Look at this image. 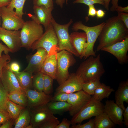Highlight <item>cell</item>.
<instances>
[{
    "instance_id": "obj_1",
    "label": "cell",
    "mask_w": 128,
    "mask_h": 128,
    "mask_svg": "<svg viewBox=\"0 0 128 128\" xmlns=\"http://www.w3.org/2000/svg\"><path fill=\"white\" fill-rule=\"evenodd\" d=\"M105 22L97 38L99 44L97 51L121 41L128 37V28L117 16L108 18Z\"/></svg>"
},
{
    "instance_id": "obj_2",
    "label": "cell",
    "mask_w": 128,
    "mask_h": 128,
    "mask_svg": "<svg viewBox=\"0 0 128 128\" xmlns=\"http://www.w3.org/2000/svg\"><path fill=\"white\" fill-rule=\"evenodd\" d=\"M80 64L76 74L86 82L95 80L100 79L105 72L103 64L100 60V55L89 56Z\"/></svg>"
},
{
    "instance_id": "obj_3",
    "label": "cell",
    "mask_w": 128,
    "mask_h": 128,
    "mask_svg": "<svg viewBox=\"0 0 128 128\" xmlns=\"http://www.w3.org/2000/svg\"><path fill=\"white\" fill-rule=\"evenodd\" d=\"M105 23V22H104L95 26L89 27L84 24L81 21H78L73 25L72 28L73 30L76 31L82 30L86 34L87 46L84 55L85 59L90 56H96L94 50V46Z\"/></svg>"
},
{
    "instance_id": "obj_4",
    "label": "cell",
    "mask_w": 128,
    "mask_h": 128,
    "mask_svg": "<svg viewBox=\"0 0 128 128\" xmlns=\"http://www.w3.org/2000/svg\"><path fill=\"white\" fill-rule=\"evenodd\" d=\"M43 32L42 25L32 20L25 22L20 30L21 47L27 50L31 49L33 44L40 38Z\"/></svg>"
},
{
    "instance_id": "obj_5",
    "label": "cell",
    "mask_w": 128,
    "mask_h": 128,
    "mask_svg": "<svg viewBox=\"0 0 128 128\" xmlns=\"http://www.w3.org/2000/svg\"><path fill=\"white\" fill-rule=\"evenodd\" d=\"M73 22V19H71L67 23L61 24L58 23L53 17L51 21L57 38L59 51L65 50L76 57H79V55L73 48L70 40L69 28Z\"/></svg>"
},
{
    "instance_id": "obj_6",
    "label": "cell",
    "mask_w": 128,
    "mask_h": 128,
    "mask_svg": "<svg viewBox=\"0 0 128 128\" xmlns=\"http://www.w3.org/2000/svg\"><path fill=\"white\" fill-rule=\"evenodd\" d=\"M40 38L32 45L31 49L33 51L39 48L45 49L48 55L56 54L59 51L57 38L51 23Z\"/></svg>"
},
{
    "instance_id": "obj_7",
    "label": "cell",
    "mask_w": 128,
    "mask_h": 128,
    "mask_svg": "<svg viewBox=\"0 0 128 128\" xmlns=\"http://www.w3.org/2000/svg\"><path fill=\"white\" fill-rule=\"evenodd\" d=\"M73 54L67 50H62L56 54L57 70L56 80L59 85L69 78V68L76 62Z\"/></svg>"
},
{
    "instance_id": "obj_8",
    "label": "cell",
    "mask_w": 128,
    "mask_h": 128,
    "mask_svg": "<svg viewBox=\"0 0 128 128\" xmlns=\"http://www.w3.org/2000/svg\"><path fill=\"white\" fill-rule=\"evenodd\" d=\"M104 105L101 101L96 100L92 97L88 103L72 117L70 121L71 124L81 123L85 120L95 117L103 112Z\"/></svg>"
},
{
    "instance_id": "obj_9",
    "label": "cell",
    "mask_w": 128,
    "mask_h": 128,
    "mask_svg": "<svg viewBox=\"0 0 128 128\" xmlns=\"http://www.w3.org/2000/svg\"><path fill=\"white\" fill-rule=\"evenodd\" d=\"M0 13L2 28L9 30H18L21 29L25 21L22 17L15 13L14 9L3 6L0 7Z\"/></svg>"
},
{
    "instance_id": "obj_10",
    "label": "cell",
    "mask_w": 128,
    "mask_h": 128,
    "mask_svg": "<svg viewBox=\"0 0 128 128\" xmlns=\"http://www.w3.org/2000/svg\"><path fill=\"white\" fill-rule=\"evenodd\" d=\"M91 95L82 90L69 94L67 102L71 105L69 111L70 115L73 117L78 113L90 101Z\"/></svg>"
},
{
    "instance_id": "obj_11",
    "label": "cell",
    "mask_w": 128,
    "mask_h": 128,
    "mask_svg": "<svg viewBox=\"0 0 128 128\" xmlns=\"http://www.w3.org/2000/svg\"><path fill=\"white\" fill-rule=\"evenodd\" d=\"M29 109L30 123L32 125V128H39L46 122L55 117L46 104Z\"/></svg>"
},
{
    "instance_id": "obj_12",
    "label": "cell",
    "mask_w": 128,
    "mask_h": 128,
    "mask_svg": "<svg viewBox=\"0 0 128 128\" xmlns=\"http://www.w3.org/2000/svg\"><path fill=\"white\" fill-rule=\"evenodd\" d=\"M20 31L9 30L0 29V40L3 41L13 53L16 52L21 47Z\"/></svg>"
},
{
    "instance_id": "obj_13",
    "label": "cell",
    "mask_w": 128,
    "mask_h": 128,
    "mask_svg": "<svg viewBox=\"0 0 128 128\" xmlns=\"http://www.w3.org/2000/svg\"><path fill=\"white\" fill-rule=\"evenodd\" d=\"M109 52L117 59L120 64H124L128 62L127 55L128 50V37L122 41L110 46L103 47L101 50Z\"/></svg>"
},
{
    "instance_id": "obj_14",
    "label": "cell",
    "mask_w": 128,
    "mask_h": 128,
    "mask_svg": "<svg viewBox=\"0 0 128 128\" xmlns=\"http://www.w3.org/2000/svg\"><path fill=\"white\" fill-rule=\"evenodd\" d=\"M33 9L34 14H28V16L37 23L43 25L46 30L51 23L53 10L43 5H33Z\"/></svg>"
},
{
    "instance_id": "obj_15",
    "label": "cell",
    "mask_w": 128,
    "mask_h": 128,
    "mask_svg": "<svg viewBox=\"0 0 128 128\" xmlns=\"http://www.w3.org/2000/svg\"><path fill=\"white\" fill-rule=\"evenodd\" d=\"M8 64L2 69L0 78L3 86L8 92L18 91H24L21 87L17 79Z\"/></svg>"
},
{
    "instance_id": "obj_16",
    "label": "cell",
    "mask_w": 128,
    "mask_h": 128,
    "mask_svg": "<svg viewBox=\"0 0 128 128\" xmlns=\"http://www.w3.org/2000/svg\"><path fill=\"white\" fill-rule=\"evenodd\" d=\"M25 91L27 99V107L29 108L46 105L51 101L53 96L34 89H29Z\"/></svg>"
},
{
    "instance_id": "obj_17",
    "label": "cell",
    "mask_w": 128,
    "mask_h": 128,
    "mask_svg": "<svg viewBox=\"0 0 128 128\" xmlns=\"http://www.w3.org/2000/svg\"><path fill=\"white\" fill-rule=\"evenodd\" d=\"M84 83L75 73L70 74L65 81L59 85L56 88V92H64L68 94L74 93L82 90Z\"/></svg>"
},
{
    "instance_id": "obj_18",
    "label": "cell",
    "mask_w": 128,
    "mask_h": 128,
    "mask_svg": "<svg viewBox=\"0 0 128 128\" xmlns=\"http://www.w3.org/2000/svg\"><path fill=\"white\" fill-rule=\"evenodd\" d=\"M37 51L30 56L28 64L23 70L37 73L40 72L43 64L48 54L46 50L42 48L37 49Z\"/></svg>"
},
{
    "instance_id": "obj_19",
    "label": "cell",
    "mask_w": 128,
    "mask_h": 128,
    "mask_svg": "<svg viewBox=\"0 0 128 128\" xmlns=\"http://www.w3.org/2000/svg\"><path fill=\"white\" fill-rule=\"evenodd\" d=\"M123 110L113 100H107L104 105V112L115 124L122 126L123 123Z\"/></svg>"
},
{
    "instance_id": "obj_20",
    "label": "cell",
    "mask_w": 128,
    "mask_h": 128,
    "mask_svg": "<svg viewBox=\"0 0 128 128\" xmlns=\"http://www.w3.org/2000/svg\"><path fill=\"white\" fill-rule=\"evenodd\" d=\"M70 40L74 49L82 59L87 46V37L85 32L74 31L70 35Z\"/></svg>"
},
{
    "instance_id": "obj_21",
    "label": "cell",
    "mask_w": 128,
    "mask_h": 128,
    "mask_svg": "<svg viewBox=\"0 0 128 128\" xmlns=\"http://www.w3.org/2000/svg\"><path fill=\"white\" fill-rule=\"evenodd\" d=\"M57 70L56 54L48 55L43 64L40 72L56 80Z\"/></svg>"
},
{
    "instance_id": "obj_22",
    "label": "cell",
    "mask_w": 128,
    "mask_h": 128,
    "mask_svg": "<svg viewBox=\"0 0 128 128\" xmlns=\"http://www.w3.org/2000/svg\"><path fill=\"white\" fill-rule=\"evenodd\" d=\"M115 103L124 111V103H128V80L121 82L115 93Z\"/></svg>"
},
{
    "instance_id": "obj_23",
    "label": "cell",
    "mask_w": 128,
    "mask_h": 128,
    "mask_svg": "<svg viewBox=\"0 0 128 128\" xmlns=\"http://www.w3.org/2000/svg\"><path fill=\"white\" fill-rule=\"evenodd\" d=\"M14 72L20 86L24 91L33 87L32 73L24 71Z\"/></svg>"
},
{
    "instance_id": "obj_24",
    "label": "cell",
    "mask_w": 128,
    "mask_h": 128,
    "mask_svg": "<svg viewBox=\"0 0 128 128\" xmlns=\"http://www.w3.org/2000/svg\"><path fill=\"white\" fill-rule=\"evenodd\" d=\"M48 109L54 114L62 115L69 111L71 105L67 102L51 101L47 104Z\"/></svg>"
},
{
    "instance_id": "obj_25",
    "label": "cell",
    "mask_w": 128,
    "mask_h": 128,
    "mask_svg": "<svg viewBox=\"0 0 128 128\" xmlns=\"http://www.w3.org/2000/svg\"><path fill=\"white\" fill-rule=\"evenodd\" d=\"M31 123V116L29 108H25L21 111L15 119L14 128H27Z\"/></svg>"
},
{
    "instance_id": "obj_26",
    "label": "cell",
    "mask_w": 128,
    "mask_h": 128,
    "mask_svg": "<svg viewBox=\"0 0 128 128\" xmlns=\"http://www.w3.org/2000/svg\"><path fill=\"white\" fill-rule=\"evenodd\" d=\"M94 119L95 128H112L115 126V124L104 112L95 116Z\"/></svg>"
},
{
    "instance_id": "obj_27",
    "label": "cell",
    "mask_w": 128,
    "mask_h": 128,
    "mask_svg": "<svg viewBox=\"0 0 128 128\" xmlns=\"http://www.w3.org/2000/svg\"><path fill=\"white\" fill-rule=\"evenodd\" d=\"M114 91L110 86L101 83L95 90L92 97L96 100L101 101L104 98H108L111 93Z\"/></svg>"
},
{
    "instance_id": "obj_28",
    "label": "cell",
    "mask_w": 128,
    "mask_h": 128,
    "mask_svg": "<svg viewBox=\"0 0 128 128\" xmlns=\"http://www.w3.org/2000/svg\"><path fill=\"white\" fill-rule=\"evenodd\" d=\"M8 99L14 102L25 107L27 101L25 91H16L8 93Z\"/></svg>"
},
{
    "instance_id": "obj_29",
    "label": "cell",
    "mask_w": 128,
    "mask_h": 128,
    "mask_svg": "<svg viewBox=\"0 0 128 128\" xmlns=\"http://www.w3.org/2000/svg\"><path fill=\"white\" fill-rule=\"evenodd\" d=\"M25 107L17 104L9 99L6 103V108L11 118L15 119L22 111Z\"/></svg>"
},
{
    "instance_id": "obj_30",
    "label": "cell",
    "mask_w": 128,
    "mask_h": 128,
    "mask_svg": "<svg viewBox=\"0 0 128 128\" xmlns=\"http://www.w3.org/2000/svg\"><path fill=\"white\" fill-rule=\"evenodd\" d=\"M101 83L99 79L84 82L82 85V90L91 95H93L95 90Z\"/></svg>"
},
{
    "instance_id": "obj_31",
    "label": "cell",
    "mask_w": 128,
    "mask_h": 128,
    "mask_svg": "<svg viewBox=\"0 0 128 128\" xmlns=\"http://www.w3.org/2000/svg\"><path fill=\"white\" fill-rule=\"evenodd\" d=\"M33 77L32 84L34 89L43 91L44 85V74L39 72Z\"/></svg>"
},
{
    "instance_id": "obj_32",
    "label": "cell",
    "mask_w": 128,
    "mask_h": 128,
    "mask_svg": "<svg viewBox=\"0 0 128 128\" xmlns=\"http://www.w3.org/2000/svg\"><path fill=\"white\" fill-rule=\"evenodd\" d=\"M26 0H11L9 5L7 6L9 8L15 9V13L18 16L22 17L24 14L23 9Z\"/></svg>"
},
{
    "instance_id": "obj_33",
    "label": "cell",
    "mask_w": 128,
    "mask_h": 128,
    "mask_svg": "<svg viewBox=\"0 0 128 128\" xmlns=\"http://www.w3.org/2000/svg\"><path fill=\"white\" fill-rule=\"evenodd\" d=\"M54 80L50 76L44 74L43 92L46 95H50L52 92L53 82Z\"/></svg>"
},
{
    "instance_id": "obj_34",
    "label": "cell",
    "mask_w": 128,
    "mask_h": 128,
    "mask_svg": "<svg viewBox=\"0 0 128 128\" xmlns=\"http://www.w3.org/2000/svg\"><path fill=\"white\" fill-rule=\"evenodd\" d=\"M8 93L1 82H0V109L6 111V103L8 99Z\"/></svg>"
},
{
    "instance_id": "obj_35",
    "label": "cell",
    "mask_w": 128,
    "mask_h": 128,
    "mask_svg": "<svg viewBox=\"0 0 128 128\" xmlns=\"http://www.w3.org/2000/svg\"><path fill=\"white\" fill-rule=\"evenodd\" d=\"M69 94L62 92H56L52 96L51 101L67 102L69 98Z\"/></svg>"
},
{
    "instance_id": "obj_36",
    "label": "cell",
    "mask_w": 128,
    "mask_h": 128,
    "mask_svg": "<svg viewBox=\"0 0 128 128\" xmlns=\"http://www.w3.org/2000/svg\"><path fill=\"white\" fill-rule=\"evenodd\" d=\"M54 0H32L33 5H43L53 10Z\"/></svg>"
},
{
    "instance_id": "obj_37",
    "label": "cell",
    "mask_w": 128,
    "mask_h": 128,
    "mask_svg": "<svg viewBox=\"0 0 128 128\" xmlns=\"http://www.w3.org/2000/svg\"><path fill=\"white\" fill-rule=\"evenodd\" d=\"M59 123L60 121L58 118L55 117L46 122L39 128H55Z\"/></svg>"
},
{
    "instance_id": "obj_38",
    "label": "cell",
    "mask_w": 128,
    "mask_h": 128,
    "mask_svg": "<svg viewBox=\"0 0 128 128\" xmlns=\"http://www.w3.org/2000/svg\"><path fill=\"white\" fill-rule=\"evenodd\" d=\"M11 61V57L9 55L4 54L0 57V78L2 73L3 67L6 66Z\"/></svg>"
},
{
    "instance_id": "obj_39",
    "label": "cell",
    "mask_w": 128,
    "mask_h": 128,
    "mask_svg": "<svg viewBox=\"0 0 128 128\" xmlns=\"http://www.w3.org/2000/svg\"><path fill=\"white\" fill-rule=\"evenodd\" d=\"M73 3H82L88 6L98 4L104 6V0H75L73 1Z\"/></svg>"
},
{
    "instance_id": "obj_40",
    "label": "cell",
    "mask_w": 128,
    "mask_h": 128,
    "mask_svg": "<svg viewBox=\"0 0 128 128\" xmlns=\"http://www.w3.org/2000/svg\"><path fill=\"white\" fill-rule=\"evenodd\" d=\"M71 128H95L94 119H90L86 123L81 124V123L76 125H72Z\"/></svg>"
},
{
    "instance_id": "obj_41",
    "label": "cell",
    "mask_w": 128,
    "mask_h": 128,
    "mask_svg": "<svg viewBox=\"0 0 128 128\" xmlns=\"http://www.w3.org/2000/svg\"><path fill=\"white\" fill-rule=\"evenodd\" d=\"M10 118V115L6 111L0 109V124L3 123Z\"/></svg>"
},
{
    "instance_id": "obj_42",
    "label": "cell",
    "mask_w": 128,
    "mask_h": 128,
    "mask_svg": "<svg viewBox=\"0 0 128 128\" xmlns=\"http://www.w3.org/2000/svg\"><path fill=\"white\" fill-rule=\"evenodd\" d=\"M117 16L118 18L128 28V13L123 12H118Z\"/></svg>"
},
{
    "instance_id": "obj_43",
    "label": "cell",
    "mask_w": 128,
    "mask_h": 128,
    "mask_svg": "<svg viewBox=\"0 0 128 128\" xmlns=\"http://www.w3.org/2000/svg\"><path fill=\"white\" fill-rule=\"evenodd\" d=\"M71 124L70 121L66 118H64L62 122L58 124L55 128H69Z\"/></svg>"
},
{
    "instance_id": "obj_44",
    "label": "cell",
    "mask_w": 128,
    "mask_h": 128,
    "mask_svg": "<svg viewBox=\"0 0 128 128\" xmlns=\"http://www.w3.org/2000/svg\"><path fill=\"white\" fill-rule=\"evenodd\" d=\"M15 119L10 118L3 123L0 126V128H11L14 125Z\"/></svg>"
},
{
    "instance_id": "obj_45",
    "label": "cell",
    "mask_w": 128,
    "mask_h": 128,
    "mask_svg": "<svg viewBox=\"0 0 128 128\" xmlns=\"http://www.w3.org/2000/svg\"><path fill=\"white\" fill-rule=\"evenodd\" d=\"M11 69L14 72H18L20 69V66L19 64L16 62H14L9 65Z\"/></svg>"
},
{
    "instance_id": "obj_46",
    "label": "cell",
    "mask_w": 128,
    "mask_h": 128,
    "mask_svg": "<svg viewBox=\"0 0 128 128\" xmlns=\"http://www.w3.org/2000/svg\"><path fill=\"white\" fill-rule=\"evenodd\" d=\"M88 6L89 9L88 17L89 16L94 17L96 16V11L94 5H89Z\"/></svg>"
},
{
    "instance_id": "obj_47",
    "label": "cell",
    "mask_w": 128,
    "mask_h": 128,
    "mask_svg": "<svg viewBox=\"0 0 128 128\" xmlns=\"http://www.w3.org/2000/svg\"><path fill=\"white\" fill-rule=\"evenodd\" d=\"M123 123L127 127H128V106L125 108L123 114Z\"/></svg>"
},
{
    "instance_id": "obj_48",
    "label": "cell",
    "mask_w": 128,
    "mask_h": 128,
    "mask_svg": "<svg viewBox=\"0 0 128 128\" xmlns=\"http://www.w3.org/2000/svg\"><path fill=\"white\" fill-rule=\"evenodd\" d=\"M3 51L6 55L9 54V52H11L10 50L7 46L3 45L0 43V57L2 56V53Z\"/></svg>"
},
{
    "instance_id": "obj_49",
    "label": "cell",
    "mask_w": 128,
    "mask_h": 128,
    "mask_svg": "<svg viewBox=\"0 0 128 128\" xmlns=\"http://www.w3.org/2000/svg\"><path fill=\"white\" fill-rule=\"evenodd\" d=\"M119 0H112L111 4L112 5L110 8V10L111 12L115 11L116 8L118 6Z\"/></svg>"
},
{
    "instance_id": "obj_50",
    "label": "cell",
    "mask_w": 128,
    "mask_h": 128,
    "mask_svg": "<svg viewBox=\"0 0 128 128\" xmlns=\"http://www.w3.org/2000/svg\"><path fill=\"white\" fill-rule=\"evenodd\" d=\"M115 11L117 12H124L128 13V6L123 7L121 6H118L116 8Z\"/></svg>"
},
{
    "instance_id": "obj_51",
    "label": "cell",
    "mask_w": 128,
    "mask_h": 128,
    "mask_svg": "<svg viewBox=\"0 0 128 128\" xmlns=\"http://www.w3.org/2000/svg\"><path fill=\"white\" fill-rule=\"evenodd\" d=\"M105 15V12L101 9H98L96 11V15L98 18H101L103 17Z\"/></svg>"
},
{
    "instance_id": "obj_52",
    "label": "cell",
    "mask_w": 128,
    "mask_h": 128,
    "mask_svg": "<svg viewBox=\"0 0 128 128\" xmlns=\"http://www.w3.org/2000/svg\"><path fill=\"white\" fill-rule=\"evenodd\" d=\"M11 0H0V7L7 6L9 5Z\"/></svg>"
},
{
    "instance_id": "obj_53",
    "label": "cell",
    "mask_w": 128,
    "mask_h": 128,
    "mask_svg": "<svg viewBox=\"0 0 128 128\" xmlns=\"http://www.w3.org/2000/svg\"><path fill=\"white\" fill-rule=\"evenodd\" d=\"M55 2L58 5L62 8L65 2V0H55Z\"/></svg>"
},
{
    "instance_id": "obj_54",
    "label": "cell",
    "mask_w": 128,
    "mask_h": 128,
    "mask_svg": "<svg viewBox=\"0 0 128 128\" xmlns=\"http://www.w3.org/2000/svg\"><path fill=\"white\" fill-rule=\"evenodd\" d=\"M111 0H104V6L105 9L107 11L109 10V5Z\"/></svg>"
},
{
    "instance_id": "obj_55",
    "label": "cell",
    "mask_w": 128,
    "mask_h": 128,
    "mask_svg": "<svg viewBox=\"0 0 128 128\" xmlns=\"http://www.w3.org/2000/svg\"><path fill=\"white\" fill-rule=\"evenodd\" d=\"M1 13H0V29L1 28V27L0 26V18H1Z\"/></svg>"
},
{
    "instance_id": "obj_56",
    "label": "cell",
    "mask_w": 128,
    "mask_h": 128,
    "mask_svg": "<svg viewBox=\"0 0 128 128\" xmlns=\"http://www.w3.org/2000/svg\"><path fill=\"white\" fill-rule=\"evenodd\" d=\"M68 0H65V2L67 4H68Z\"/></svg>"
},
{
    "instance_id": "obj_57",
    "label": "cell",
    "mask_w": 128,
    "mask_h": 128,
    "mask_svg": "<svg viewBox=\"0 0 128 128\" xmlns=\"http://www.w3.org/2000/svg\"><path fill=\"white\" fill-rule=\"evenodd\" d=\"M1 124H0V126H1Z\"/></svg>"
},
{
    "instance_id": "obj_58",
    "label": "cell",
    "mask_w": 128,
    "mask_h": 128,
    "mask_svg": "<svg viewBox=\"0 0 128 128\" xmlns=\"http://www.w3.org/2000/svg\"></svg>"
}]
</instances>
